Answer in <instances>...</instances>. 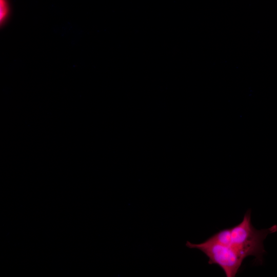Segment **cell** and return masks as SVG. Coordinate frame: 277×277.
<instances>
[{"label":"cell","mask_w":277,"mask_h":277,"mask_svg":"<svg viewBox=\"0 0 277 277\" xmlns=\"http://www.w3.org/2000/svg\"><path fill=\"white\" fill-rule=\"evenodd\" d=\"M276 231V225L265 229H255L249 209L238 224L220 230L200 244L187 241L186 246L202 251L208 258V264L219 266L226 277H234L249 256H254L255 262L262 264L266 253L264 240L269 234Z\"/></svg>","instance_id":"1"},{"label":"cell","mask_w":277,"mask_h":277,"mask_svg":"<svg viewBox=\"0 0 277 277\" xmlns=\"http://www.w3.org/2000/svg\"><path fill=\"white\" fill-rule=\"evenodd\" d=\"M1 6V22H5L10 13V6L8 0H0Z\"/></svg>","instance_id":"2"}]
</instances>
